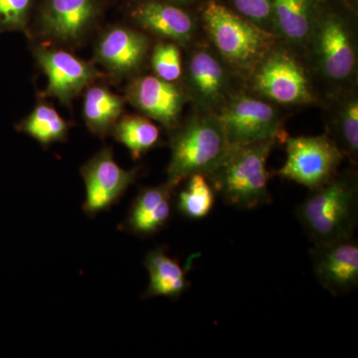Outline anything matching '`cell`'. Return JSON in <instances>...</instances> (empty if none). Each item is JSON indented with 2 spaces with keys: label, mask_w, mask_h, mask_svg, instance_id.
<instances>
[{
  "label": "cell",
  "mask_w": 358,
  "mask_h": 358,
  "mask_svg": "<svg viewBox=\"0 0 358 358\" xmlns=\"http://www.w3.org/2000/svg\"><path fill=\"white\" fill-rule=\"evenodd\" d=\"M167 185L173 188L193 174L208 176L231 148L222 122L214 113L200 110L173 129Z\"/></svg>",
  "instance_id": "obj_2"
},
{
  "label": "cell",
  "mask_w": 358,
  "mask_h": 358,
  "mask_svg": "<svg viewBox=\"0 0 358 358\" xmlns=\"http://www.w3.org/2000/svg\"><path fill=\"white\" fill-rule=\"evenodd\" d=\"M277 143V140H265L231 145L220 166L207 176L226 204L253 209L272 201L267 162Z\"/></svg>",
  "instance_id": "obj_3"
},
{
  "label": "cell",
  "mask_w": 358,
  "mask_h": 358,
  "mask_svg": "<svg viewBox=\"0 0 358 358\" xmlns=\"http://www.w3.org/2000/svg\"><path fill=\"white\" fill-rule=\"evenodd\" d=\"M150 62L155 76L164 81L176 83L182 76L180 49L173 42L157 44L152 51Z\"/></svg>",
  "instance_id": "obj_25"
},
{
  "label": "cell",
  "mask_w": 358,
  "mask_h": 358,
  "mask_svg": "<svg viewBox=\"0 0 358 358\" xmlns=\"http://www.w3.org/2000/svg\"><path fill=\"white\" fill-rule=\"evenodd\" d=\"M15 128L16 131L31 136L43 147H48L52 143L67 140L70 124L55 108L40 103Z\"/></svg>",
  "instance_id": "obj_21"
},
{
  "label": "cell",
  "mask_w": 358,
  "mask_h": 358,
  "mask_svg": "<svg viewBox=\"0 0 358 358\" xmlns=\"http://www.w3.org/2000/svg\"><path fill=\"white\" fill-rule=\"evenodd\" d=\"M313 270L320 286L338 296L358 286V242L355 237L315 245L310 250Z\"/></svg>",
  "instance_id": "obj_14"
},
{
  "label": "cell",
  "mask_w": 358,
  "mask_h": 358,
  "mask_svg": "<svg viewBox=\"0 0 358 358\" xmlns=\"http://www.w3.org/2000/svg\"><path fill=\"white\" fill-rule=\"evenodd\" d=\"M202 20L219 56L235 72L251 73L275 47V34L216 0L205 4Z\"/></svg>",
  "instance_id": "obj_4"
},
{
  "label": "cell",
  "mask_w": 358,
  "mask_h": 358,
  "mask_svg": "<svg viewBox=\"0 0 358 358\" xmlns=\"http://www.w3.org/2000/svg\"><path fill=\"white\" fill-rule=\"evenodd\" d=\"M115 141L128 148L134 160L157 147L159 129L145 115H122L112 131Z\"/></svg>",
  "instance_id": "obj_22"
},
{
  "label": "cell",
  "mask_w": 358,
  "mask_h": 358,
  "mask_svg": "<svg viewBox=\"0 0 358 358\" xmlns=\"http://www.w3.org/2000/svg\"><path fill=\"white\" fill-rule=\"evenodd\" d=\"M169 1L173 2L174 4H185L188 3L189 1H192V0H169Z\"/></svg>",
  "instance_id": "obj_28"
},
{
  "label": "cell",
  "mask_w": 358,
  "mask_h": 358,
  "mask_svg": "<svg viewBox=\"0 0 358 358\" xmlns=\"http://www.w3.org/2000/svg\"><path fill=\"white\" fill-rule=\"evenodd\" d=\"M232 69L207 47L194 49L185 70L186 94L200 110L217 114L235 94Z\"/></svg>",
  "instance_id": "obj_9"
},
{
  "label": "cell",
  "mask_w": 358,
  "mask_h": 358,
  "mask_svg": "<svg viewBox=\"0 0 358 358\" xmlns=\"http://www.w3.org/2000/svg\"><path fill=\"white\" fill-rule=\"evenodd\" d=\"M315 66L329 83L343 85L355 77L357 49L350 23L338 14H319L308 39Z\"/></svg>",
  "instance_id": "obj_5"
},
{
  "label": "cell",
  "mask_w": 358,
  "mask_h": 358,
  "mask_svg": "<svg viewBox=\"0 0 358 358\" xmlns=\"http://www.w3.org/2000/svg\"><path fill=\"white\" fill-rule=\"evenodd\" d=\"M216 115L231 145L265 140L282 143L288 138L279 110L268 101L247 94H235Z\"/></svg>",
  "instance_id": "obj_8"
},
{
  "label": "cell",
  "mask_w": 358,
  "mask_h": 358,
  "mask_svg": "<svg viewBox=\"0 0 358 358\" xmlns=\"http://www.w3.org/2000/svg\"><path fill=\"white\" fill-rule=\"evenodd\" d=\"M34 0H0V33L27 31Z\"/></svg>",
  "instance_id": "obj_26"
},
{
  "label": "cell",
  "mask_w": 358,
  "mask_h": 358,
  "mask_svg": "<svg viewBox=\"0 0 358 358\" xmlns=\"http://www.w3.org/2000/svg\"><path fill=\"white\" fill-rule=\"evenodd\" d=\"M138 169H122L110 147H105L81 167L86 186L83 210L89 217L107 211L119 202L138 176Z\"/></svg>",
  "instance_id": "obj_11"
},
{
  "label": "cell",
  "mask_w": 358,
  "mask_h": 358,
  "mask_svg": "<svg viewBox=\"0 0 358 358\" xmlns=\"http://www.w3.org/2000/svg\"><path fill=\"white\" fill-rule=\"evenodd\" d=\"M285 143L287 159L278 171L280 178L313 190L338 176L345 157L331 136H288Z\"/></svg>",
  "instance_id": "obj_6"
},
{
  "label": "cell",
  "mask_w": 358,
  "mask_h": 358,
  "mask_svg": "<svg viewBox=\"0 0 358 358\" xmlns=\"http://www.w3.org/2000/svg\"><path fill=\"white\" fill-rule=\"evenodd\" d=\"M131 17L145 31L176 44L186 45L194 37L196 24L176 4L145 0L134 7Z\"/></svg>",
  "instance_id": "obj_16"
},
{
  "label": "cell",
  "mask_w": 358,
  "mask_h": 358,
  "mask_svg": "<svg viewBox=\"0 0 358 358\" xmlns=\"http://www.w3.org/2000/svg\"><path fill=\"white\" fill-rule=\"evenodd\" d=\"M148 50L147 35L126 26H112L96 40L95 60L113 77L120 79L140 69Z\"/></svg>",
  "instance_id": "obj_15"
},
{
  "label": "cell",
  "mask_w": 358,
  "mask_h": 358,
  "mask_svg": "<svg viewBox=\"0 0 358 358\" xmlns=\"http://www.w3.org/2000/svg\"><path fill=\"white\" fill-rule=\"evenodd\" d=\"M173 189L166 182L141 189L131 204L124 228L136 236L150 237L166 227L173 214Z\"/></svg>",
  "instance_id": "obj_17"
},
{
  "label": "cell",
  "mask_w": 358,
  "mask_h": 358,
  "mask_svg": "<svg viewBox=\"0 0 358 358\" xmlns=\"http://www.w3.org/2000/svg\"><path fill=\"white\" fill-rule=\"evenodd\" d=\"M319 14L315 0H273V33L289 44L303 46Z\"/></svg>",
  "instance_id": "obj_18"
},
{
  "label": "cell",
  "mask_w": 358,
  "mask_h": 358,
  "mask_svg": "<svg viewBox=\"0 0 358 358\" xmlns=\"http://www.w3.org/2000/svg\"><path fill=\"white\" fill-rule=\"evenodd\" d=\"M232 2L243 17L273 33V0H232Z\"/></svg>",
  "instance_id": "obj_27"
},
{
  "label": "cell",
  "mask_w": 358,
  "mask_h": 358,
  "mask_svg": "<svg viewBox=\"0 0 358 358\" xmlns=\"http://www.w3.org/2000/svg\"><path fill=\"white\" fill-rule=\"evenodd\" d=\"M124 109V99L113 93L103 85H93L86 89L83 117L91 133L103 138L112 133Z\"/></svg>",
  "instance_id": "obj_20"
},
{
  "label": "cell",
  "mask_w": 358,
  "mask_h": 358,
  "mask_svg": "<svg viewBox=\"0 0 358 358\" xmlns=\"http://www.w3.org/2000/svg\"><path fill=\"white\" fill-rule=\"evenodd\" d=\"M145 265L150 274V285L143 298L178 299L188 289L187 270L181 267L176 259L167 255L164 248L148 252Z\"/></svg>",
  "instance_id": "obj_19"
},
{
  "label": "cell",
  "mask_w": 358,
  "mask_h": 358,
  "mask_svg": "<svg viewBox=\"0 0 358 358\" xmlns=\"http://www.w3.org/2000/svg\"><path fill=\"white\" fill-rule=\"evenodd\" d=\"M34 56L47 77L43 96L57 99L66 106H70L83 90L105 77L93 63L62 49L38 46L34 49Z\"/></svg>",
  "instance_id": "obj_10"
},
{
  "label": "cell",
  "mask_w": 358,
  "mask_h": 358,
  "mask_svg": "<svg viewBox=\"0 0 358 358\" xmlns=\"http://www.w3.org/2000/svg\"><path fill=\"white\" fill-rule=\"evenodd\" d=\"M296 213L313 245L352 238L358 222L357 173L338 174L326 185L310 190Z\"/></svg>",
  "instance_id": "obj_1"
},
{
  "label": "cell",
  "mask_w": 358,
  "mask_h": 358,
  "mask_svg": "<svg viewBox=\"0 0 358 358\" xmlns=\"http://www.w3.org/2000/svg\"><path fill=\"white\" fill-rule=\"evenodd\" d=\"M100 13V0H44L38 32L51 41L74 46L89 34Z\"/></svg>",
  "instance_id": "obj_12"
},
{
  "label": "cell",
  "mask_w": 358,
  "mask_h": 358,
  "mask_svg": "<svg viewBox=\"0 0 358 358\" xmlns=\"http://www.w3.org/2000/svg\"><path fill=\"white\" fill-rule=\"evenodd\" d=\"M250 75L252 89L268 102L296 106L315 101L303 66L282 49H271Z\"/></svg>",
  "instance_id": "obj_7"
},
{
  "label": "cell",
  "mask_w": 358,
  "mask_h": 358,
  "mask_svg": "<svg viewBox=\"0 0 358 358\" xmlns=\"http://www.w3.org/2000/svg\"><path fill=\"white\" fill-rule=\"evenodd\" d=\"M127 99L148 119L173 131L187 102L185 89L155 76L134 78L127 87Z\"/></svg>",
  "instance_id": "obj_13"
},
{
  "label": "cell",
  "mask_w": 358,
  "mask_h": 358,
  "mask_svg": "<svg viewBox=\"0 0 358 358\" xmlns=\"http://www.w3.org/2000/svg\"><path fill=\"white\" fill-rule=\"evenodd\" d=\"M334 143L343 157L355 164L358 157V99L355 94L346 96L339 105L338 115L331 124Z\"/></svg>",
  "instance_id": "obj_23"
},
{
  "label": "cell",
  "mask_w": 358,
  "mask_h": 358,
  "mask_svg": "<svg viewBox=\"0 0 358 358\" xmlns=\"http://www.w3.org/2000/svg\"><path fill=\"white\" fill-rule=\"evenodd\" d=\"M185 187L179 192L176 207L183 216L189 219L206 217L215 202V190L203 174L189 176Z\"/></svg>",
  "instance_id": "obj_24"
}]
</instances>
